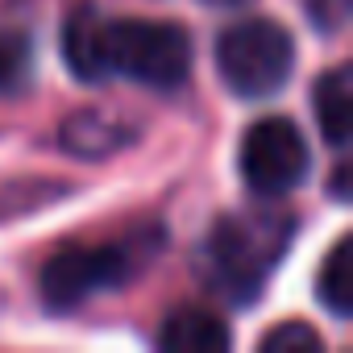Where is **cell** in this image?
I'll use <instances>...</instances> for the list:
<instances>
[{"label":"cell","instance_id":"ba28073f","mask_svg":"<svg viewBox=\"0 0 353 353\" xmlns=\"http://www.w3.org/2000/svg\"><path fill=\"white\" fill-rule=\"evenodd\" d=\"M312 108L320 121V133L328 145L345 150L349 141V125H353V104H349V67H332L316 79L312 88Z\"/></svg>","mask_w":353,"mask_h":353},{"label":"cell","instance_id":"8992f818","mask_svg":"<svg viewBox=\"0 0 353 353\" xmlns=\"http://www.w3.org/2000/svg\"><path fill=\"white\" fill-rule=\"evenodd\" d=\"M166 353H225L233 345L229 324L208 307H174L158 332Z\"/></svg>","mask_w":353,"mask_h":353},{"label":"cell","instance_id":"5b68a950","mask_svg":"<svg viewBox=\"0 0 353 353\" xmlns=\"http://www.w3.org/2000/svg\"><path fill=\"white\" fill-rule=\"evenodd\" d=\"M237 166L254 196H287L307 174V141L287 117H262L245 129Z\"/></svg>","mask_w":353,"mask_h":353},{"label":"cell","instance_id":"8fae6325","mask_svg":"<svg viewBox=\"0 0 353 353\" xmlns=\"http://www.w3.org/2000/svg\"><path fill=\"white\" fill-rule=\"evenodd\" d=\"M324 341L312 324L303 320H287V324H274L266 336H262V353H320Z\"/></svg>","mask_w":353,"mask_h":353},{"label":"cell","instance_id":"30bf717a","mask_svg":"<svg viewBox=\"0 0 353 353\" xmlns=\"http://www.w3.org/2000/svg\"><path fill=\"white\" fill-rule=\"evenodd\" d=\"M125 125L108 112H75L63 129V145L75 154V158H104L112 154L121 141H125Z\"/></svg>","mask_w":353,"mask_h":353},{"label":"cell","instance_id":"9c48e42d","mask_svg":"<svg viewBox=\"0 0 353 353\" xmlns=\"http://www.w3.org/2000/svg\"><path fill=\"white\" fill-rule=\"evenodd\" d=\"M316 295L336 320L353 316V237H341L328 250V258L316 274Z\"/></svg>","mask_w":353,"mask_h":353},{"label":"cell","instance_id":"7a4b0ae2","mask_svg":"<svg viewBox=\"0 0 353 353\" xmlns=\"http://www.w3.org/2000/svg\"><path fill=\"white\" fill-rule=\"evenodd\" d=\"M291 241L287 216H225L208 237V266L221 291L237 299L258 295V283Z\"/></svg>","mask_w":353,"mask_h":353},{"label":"cell","instance_id":"7c38bea8","mask_svg":"<svg viewBox=\"0 0 353 353\" xmlns=\"http://www.w3.org/2000/svg\"><path fill=\"white\" fill-rule=\"evenodd\" d=\"M30 75V42L21 34H0V92H13Z\"/></svg>","mask_w":353,"mask_h":353},{"label":"cell","instance_id":"277c9868","mask_svg":"<svg viewBox=\"0 0 353 353\" xmlns=\"http://www.w3.org/2000/svg\"><path fill=\"white\" fill-rule=\"evenodd\" d=\"M141 258L145 254L133 250V245H125V241H108V245H67V250L50 254L46 266H42V299L50 307H79L96 291L125 287L137 274Z\"/></svg>","mask_w":353,"mask_h":353},{"label":"cell","instance_id":"4fadbf2b","mask_svg":"<svg viewBox=\"0 0 353 353\" xmlns=\"http://www.w3.org/2000/svg\"><path fill=\"white\" fill-rule=\"evenodd\" d=\"M332 196H336V200H345V196H349V170H345V162H341V166H336V174H332Z\"/></svg>","mask_w":353,"mask_h":353},{"label":"cell","instance_id":"3957f363","mask_svg":"<svg viewBox=\"0 0 353 353\" xmlns=\"http://www.w3.org/2000/svg\"><path fill=\"white\" fill-rule=\"evenodd\" d=\"M291 67H295V42L283 26L266 17L237 21L216 38V71L241 100L274 96L287 83Z\"/></svg>","mask_w":353,"mask_h":353},{"label":"cell","instance_id":"52a82bcc","mask_svg":"<svg viewBox=\"0 0 353 353\" xmlns=\"http://www.w3.org/2000/svg\"><path fill=\"white\" fill-rule=\"evenodd\" d=\"M63 50H67V67H71L75 79L96 83V79L108 75V63H104V21L96 17L92 5H83V9H75L67 17Z\"/></svg>","mask_w":353,"mask_h":353},{"label":"cell","instance_id":"6da1fadb","mask_svg":"<svg viewBox=\"0 0 353 353\" xmlns=\"http://www.w3.org/2000/svg\"><path fill=\"white\" fill-rule=\"evenodd\" d=\"M104 63L108 75H125L133 83L170 92L192 75V38L170 21L121 17L104 26Z\"/></svg>","mask_w":353,"mask_h":353}]
</instances>
